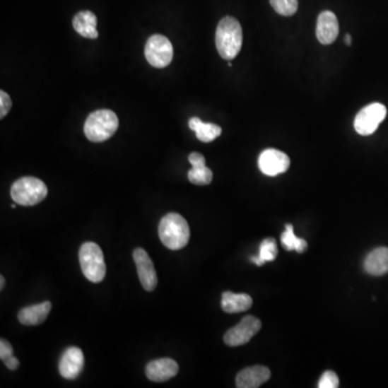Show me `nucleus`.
Returning <instances> with one entry per match:
<instances>
[{
    "instance_id": "obj_3",
    "label": "nucleus",
    "mask_w": 388,
    "mask_h": 388,
    "mask_svg": "<svg viewBox=\"0 0 388 388\" xmlns=\"http://www.w3.org/2000/svg\"><path fill=\"white\" fill-rule=\"evenodd\" d=\"M119 127V119L110 110L92 112L84 123V134L93 143H102L114 136Z\"/></svg>"
},
{
    "instance_id": "obj_23",
    "label": "nucleus",
    "mask_w": 388,
    "mask_h": 388,
    "mask_svg": "<svg viewBox=\"0 0 388 388\" xmlns=\"http://www.w3.org/2000/svg\"><path fill=\"white\" fill-rule=\"evenodd\" d=\"M273 9L283 16H291L297 12L298 0H270Z\"/></svg>"
},
{
    "instance_id": "obj_29",
    "label": "nucleus",
    "mask_w": 388,
    "mask_h": 388,
    "mask_svg": "<svg viewBox=\"0 0 388 388\" xmlns=\"http://www.w3.org/2000/svg\"><path fill=\"white\" fill-rule=\"evenodd\" d=\"M5 277L1 275V276H0V290H3L4 287H5Z\"/></svg>"
},
{
    "instance_id": "obj_2",
    "label": "nucleus",
    "mask_w": 388,
    "mask_h": 388,
    "mask_svg": "<svg viewBox=\"0 0 388 388\" xmlns=\"http://www.w3.org/2000/svg\"><path fill=\"white\" fill-rule=\"evenodd\" d=\"M159 236L163 245L168 249H182L187 246L190 239L188 223L180 213H167L160 223Z\"/></svg>"
},
{
    "instance_id": "obj_27",
    "label": "nucleus",
    "mask_w": 388,
    "mask_h": 388,
    "mask_svg": "<svg viewBox=\"0 0 388 388\" xmlns=\"http://www.w3.org/2000/svg\"><path fill=\"white\" fill-rule=\"evenodd\" d=\"M4 363H6V365H7V368L9 369V370L14 371L20 367V361L14 356L10 357V358H8L7 360L4 361Z\"/></svg>"
},
{
    "instance_id": "obj_20",
    "label": "nucleus",
    "mask_w": 388,
    "mask_h": 388,
    "mask_svg": "<svg viewBox=\"0 0 388 388\" xmlns=\"http://www.w3.org/2000/svg\"><path fill=\"white\" fill-rule=\"evenodd\" d=\"M189 127L196 132L199 141L203 143H211L215 141L217 137L221 136L223 129L218 125L213 123H204L196 117H193L189 120Z\"/></svg>"
},
{
    "instance_id": "obj_16",
    "label": "nucleus",
    "mask_w": 388,
    "mask_h": 388,
    "mask_svg": "<svg viewBox=\"0 0 388 388\" xmlns=\"http://www.w3.org/2000/svg\"><path fill=\"white\" fill-rule=\"evenodd\" d=\"M52 305L50 301H45L39 305L24 307L18 313V320L22 325L37 326L42 324L50 314Z\"/></svg>"
},
{
    "instance_id": "obj_4",
    "label": "nucleus",
    "mask_w": 388,
    "mask_h": 388,
    "mask_svg": "<svg viewBox=\"0 0 388 388\" xmlns=\"http://www.w3.org/2000/svg\"><path fill=\"white\" fill-rule=\"evenodd\" d=\"M48 196V188L42 180L36 177H22L11 187V198L22 206H34Z\"/></svg>"
},
{
    "instance_id": "obj_11",
    "label": "nucleus",
    "mask_w": 388,
    "mask_h": 388,
    "mask_svg": "<svg viewBox=\"0 0 388 388\" xmlns=\"http://www.w3.org/2000/svg\"><path fill=\"white\" fill-rule=\"evenodd\" d=\"M84 355L80 348L71 346L61 355L59 363V371L66 380H75L83 370Z\"/></svg>"
},
{
    "instance_id": "obj_12",
    "label": "nucleus",
    "mask_w": 388,
    "mask_h": 388,
    "mask_svg": "<svg viewBox=\"0 0 388 388\" xmlns=\"http://www.w3.org/2000/svg\"><path fill=\"white\" fill-rule=\"evenodd\" d=\"M339 20L331 11H322L318 16L316 37L322 45H331L339 36Z\"/></svg>"
},
{
    "instance_id": "obj_14",
    "label": "nucleus",
    "mask_w": 388,
    "mask_h": 388,
    "mask_svg": "<svg viewBox=\"0 0 388 388\" xmlns=\"http://www.w3.org/2000/svg\"><path fill=\"white\" fill-rule=\"evenodd\" d=\"M271 371L264 365L244 369L236 377V387L257 388L270 380Z\"/></svg>"
},
{
    "instance_id": "obj_6",
    "label": "nucleus",
    "mask_w": 388,
    "mask_h": 388,
    "mask_svg": "<svg viewBox=\"0 0 388 388\" xmlns=\"http://www.w3.org/2000/svg\"><path fill=\"white\" fill-rule=\"evenodd\" d=\"M174 50L172 43L162 35H153L148 39L145 47V57L148 63L155 69L168 66L172 59Z\"/></svg>"
},
{
    "instance_id": "obj_22",
    "label": "nucleus",
    "mask_w": 388,
    "mask_h": 388,
    "mask_svg": "<svg viewBox=\"0 0 388 388\" xmlns=\"http://www.w3.org/2000/svg\"><path fill=\"white\" fill-rule=\"evenodd\" d=\"M281 241H282L283 245H284L285 249L295 250V252L302 254L305 252L307 248V243L305 240L300 239L295 236V232H293V225H286V230L284 233L281 235Z\"/></svg>"
},
{
    "instance_id": "obj_8",
    "label": "nucleus",
    "mask_w": 388,
    "mask_h": 388,
    "mask_svg": "<svg viewBox=\"0 0 388 388\" xmlns=\"http://www.w3.org/2000/svg\"><path fill=\"white\" fill-rule=\"evenodd\" d=\"M261 329V322L254 316H246L235 327L228 330L223 341L228 346L235 348L249 342L259 330Z\"/></svg>"
},
{
    "instance_id": "obj_1",
    "label": "nucleus",
    "mask_w": 388,
    "mask_h": 388,
    "mask_svg": "<svg viewBox=\"0 0 388 388\" xmlns=\"http://www.w3.org/2000/svg\"><path fill=\"white\" fill-rule=\"evenodd\" d=\"M243 45L241 24L232 16H225L219 22L216 30V47L219 54L227 61L235 59Z\"/></svg>"
},
{
    "instance_id": "obj_17",
    "label": "nucleus",
    "mask_w": 388,
    "mask_h": 388,
    "mask_svg": "<svg viewBox=\"0 0 388 388\" xmlns=\"http://www.w3.org/2000/svg\"><path fill=\"white\" fill-rule=\"evenodd\" d=\"M363 269L372 276H382L388 273V248L379 247L372 250L365 257Z\"/></svg>"
},
{
    "instance_id": "obj_24",
    "label": "nucleus",
    "mask_w": 388,
    "mask_h": 388,
    "mask_svg": "<svg viewBox=\"0 0 388 388\" xmlns=\"http://www.w3.org/2000/svg\"><path fill=\"white\" fill-rule=\"evenodd\" d=\"M338 375L334 373V371H326L324 375L320 377L319 382H318V387L319 388H336L339 387Z\"/></svg>"
},
{
    "instance_id": "obj_30",
    "label": "nucleus",
    "mask_w": 388,
    "mask_h": 388,
    "mask_svg": "<svg viewBox=\"0 0 388 388\" xmlns=\"http://www.w3.org/2000/svg\"><path fill=\"white\" fill-rule=\"evenodd\" d=\"M11 207H12V208H16V204H12V205H11Z\"/></svg>"
},
{
    "instance_id": "obj_15",
    "label": "nucleus",
    "mask_w": 388,
    "mask_h": 388,
    "mask_svg": "<svg viewBox=\"0 0 388 388\" xmlns=\"http://www.w3.org/2000/svg\"><path fill=\"white\" fill-rule=\"evenodd\" d=\"M192 168L188 172L189 182L198 186H206L213 180V172L205 165V158L201 153H192L188 158Z\"/></svg>"
},
{
    "instance_id": "obj_7",
    "label": "nucleus",
    "mask_w": 388,
    "mask_h": 388,
    "mask_svg": "<svg viewBox=\"0 0 388 388\" xmlns=\"http://www.w3.org/2000/svg\"><path fill=\"white\" fill-rule=\"evenodd\" d=\"M387 114V110L383 104L373 102L365 106L357 114L354 121L356 132L363 136H368L377 131Z\"/></svg>"
},
{
    "instance_id": "obj_18",
    "label": "nucleus",
    "mask_w": 388,
    "mask_h": 388,
    "mask_svg": "<svg viewBox=\"0 0 388 388\" xmlns=\"http://www.w3.org/2000/svg\"><path fill=\"white\" fill-rule=\"evenodd\" d=\"M252 299L246 293H233L225 291L221 297V307L225 313H243L252 307Z\"/></svg>"
},
{
    "instance_id": "obj_21",
    "label": "nucleus",
    "mask_w": 388,
    "mask_h": 388,
    "mask_svg": "<svg viewBox=\"0 0 388 388\" xmlns=\"http://www.w3.org/2000/svg\"><path fill=\"white\" fill-rule=\"evenodd\" d=\"M277 254H278V249H277L276 242L270 237L262 242L258 256L252 257L250 260L257 266H261L266 262L274 261Z\"/></svg>"
},
{
    "instance_id": "obj_9",
    "label": "nucleus",
    "mask_w": 388,
    "mask_h": 388,
    "mask_svg": "<svg viewBox=\"0 0 388 388\" xmlns=\"http://www.w3.org/2000/svg\"><path fill=\"white\" fill-rule=\"evenodd\" d=\"M258 166L264 175L275 177L287 172L290 166V159L279 150L266 149L259 157Z\"/></svg>"
},
{
    "instance_id": "obj_5",
    "label": "nucleus",
    "mask_w": 388,
    "mask_h": 388,
    "mask_svg": "<svg viewBox=\"0 0 388 388\" xmlns=\"http://www.w3.org/2000/svg\"><path fill=\"white\" fill-rule=\"evenodd\" d=\"M79 261L84 276L92 283H100L106 275L104 254L98 244L86 242L80 247Z\"/></svg>"
},
{
    "instance_id": "obj_13",
    "label": "nucleus",
    "mask_w": 388,
    "mask_h": 388,
    "mask_svg": "<svg viewBox=\"0 0 388 388\" xmlns=\"http://www.w3.org/2000/svg\"><path fill=\"white\" fill-rule=\"evenodd\" d=\"M178 363L170 358H160L151 361L146 367V375L153 382H165L177 375Z\"/></svg>"
},
{
    "instance_id": "obj_28",
    "label": "nucleus",
    "mask_w": 388,
    "mask_h": 388,
    "mask_svg": "<svg viewBox=\"0 0 388 388\" xmlns=\"http://www.w3.org/2000/svg\"><path fill=\"white\" fill-rule=\"evenodd\" d=\"M345 43L348 45V46H351L352 45V37H351V35L346 34L345 35Z\"/></svg>"
},
{
    "instance_id": "obj_10",
    "label": "nucleus",
    "mask_w": 388,
    "mask_h": 388,
    "mask_svg": "<svg viewBox=\"0 0 388 388\" xmlns=\"http://www.w3.org/2000/svg\"><path fill=\"white\" fill-rule=\"evenodd\" d=\"M133 258L143 289L147 291L155 290L158 285L157 271L149 254L143 248H136L133 252Z\"/></svg>"
},
{
    "instance_id": "obj_26",
    "label": "nucleus",
    "mask_w": 388,
    "mask_h": 388,
    "mask_svg": "<svg viewBox=\"0 0 388 388\" xmlns=\"http://www.w3.org/2000/svg\"><path fill=\"white\" fill-rule=\"evenodd\" d=\"M11 356H13V348L7 340L1 339L0 340V359L5 361Z\"/></svg>"
},
{
    "instance_id": "obj_19",
    "label": "nucleus",
    "mask_w": 388,
    "mask_h": 388,
    "mask_svg": "<svg viewBox=\"0 0 388 388\" xmlns=\"http://www.w3.org/2000/svg\"><path fill=\"white\" fill-rule=\"evenodd\" d=\"M73 26L78 34L84 38L96 39L98 37V18L91 11H80L74 16Z\"/></svg>"
},
{
    "instance_id": "obj_25",
    "label": "nucleus",
    "mask_w": 388,
    "mask_h": 388,
    "mask_svg": "<svg viewBox=\"0 0 388 388\" xmlns=\"http://www.w3.org/2000/svg\"><path fill=\"white\" fill-rule=\"evenodd\" d=\"M12 107V100L9 94L5 91H0V118L4 119L7 116Z\"/></svg>"
}]
</instances>
